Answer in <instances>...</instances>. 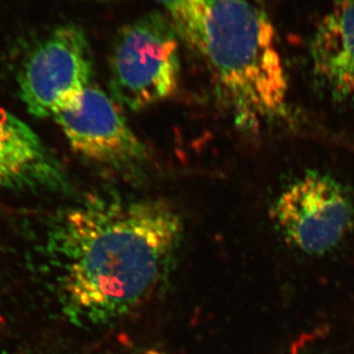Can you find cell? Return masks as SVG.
<instances>
[{
	"mask_svg": "<svg viewBox=\"0 0 354 354\" xmlns=\"http://www.w3.org/2000/svg\"><path fill=\"white\" fill-rule=\"evenodd\" d=\"M208 14L194 55L234 124L257 131L285 113L288 79L276 30L261 0H207Z\"/></svg>",
	"mask_w": 354,
	"mask_h": 354,
	"instance_id": "cell-2",
	"label": "cell"
},
{
	"mask_svg": "<svg viewBox=\"0 0 354 354\" xmlns=\"http://www.w3.org/2000/svg\"><path fill=\"white\" fill-rule=\"evenodd\" d=\"M165 9L179 39L193 53L201 43L208 14L207 0H156Z\"/></svg>",
	"mask_w": 354,
	"mask_h": 354,
	"instance_id": "cell-9",
	"label": "cell"
},
{
	"mask_svg": "<svg viewBox=\"0 0 354 354\" xmlns=\"http://www.w3.org/2000/svg\"><path fill=\"white\" fill-rule=\"evenodd\" d=\"M319 80L335 100L354 101V0H335L310 44Z\"/></svg>",
	"mask_w": 354,
	"mask_h": 354,
	"instance_id": "cell-8",
	"label": "cell"
},
{
	"mask_svg": "<svg viewBox=\"0 0 354 354\" xmlns=\"http://www.w3.org/2000/svg\"><path fill=\"white\" fill-rule=\"evenodd\" d=\"M272 216L290 244L305 253L322 255L353 227L354 195L334 176L308 171L281 192Z\"/></svg>",
	"mask_w": 354,
	"mask_h": 354,
	"instance_id": "cell-5",
	"label": "cell"
},
{
	"mask_svg": "<svg viewBox=\"0 0 354 354\" xmlns=\"http://www.w3.org/2000/svg\"><path fill=\"white\" fill-rule=\"evenodd\" d=\"M93 57L80 26H58L28 55L19 74L21 99L44 118L72 108L91 84Z\"/></svg>",
	"mask_w": 354,
	"mask_h": 354,
	"instance_id": "cell-4",
	"label": "cell"
},
{
	"mask_svg": "<svg viewBox=\"0 0 354 354\" xmlns=\"http://www.w3.org/2000/svg\"><path fill=\"white\" fill-rule=\"evenodd\" d=\"M183 223L164 200L106 192L60 213L48 252L64 315L84 328L118 322L165 285Z\"/></svg>",
	"mask_w": 354,
	"mask_h": 354,
	"instance_id": "cell-1",
	"label": "cell"
},
{
	"mask_svg": "<svg viewBox=\"0 0 354 354\" xmlns=\"http://www.w3.org/2000/svg\"><path fill=\"white\" fill-rule=\"evenodd\" d=\"M74 152L123 177L145 176L150 155L133 131L120 104L90 85L72 108L53 116Z\"/></svg>",
	"mask_w": 354,
	"mask_h": 354,
	"instance_id": "cell-6",
	"label": "cell"
},
{
	"mask_svg": "<svg viewBox=\"0 0 354 354\" xmlns=\"http://www.w3.org/2000/svg\"><path fill=\"white\" fill-rule=\"evenodd\" d=\"M68 186L64 169L29 125L0 108V188Z\"/></svg>",
	"mask_w": 354,
	"mask_h": 354,
	"instance_id": "cell-7",
	"label": "cell"
},
{
	"mask_svg": "<svg viewBox=\"0 0 354 354\" xmlns=\"http://www.w3.org/2000/svg\"><path fill=\"white\" fill-rule=\"evenodd\" d=\"M178 36L164 14L150 12L122 26L109 57L111 97L140 111L169 99L180 79Z\"/></svg>",
	"mask_w": 354,
	"mask_h": 354,
	"instance_id": "cell-3",
	"label": "cell"
},
{
	"mask_svg": "<svg viewBox=\"0 0 354 354\" xmlns=\"http://www.w3.org/2000/svg\"><path fill=\"white\" fill-rule=\"evenodd\" d=\"M134 354H165V353H164V351H160V349L146 348L142 349V351H140L138 353Z\"/></svg>",
	"mask_w": 354,
	"mask_h": 354,
	"instance_id": "cell-10",
	"label": "cell"
}]
</instances>
